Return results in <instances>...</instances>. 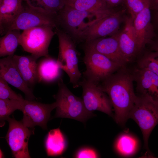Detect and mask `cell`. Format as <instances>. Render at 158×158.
<instances>
[{"instance_id":"1","label":"cell","mask_w":158,"mask_h":158,"mask_svg":"<svg viewBox=\"0 0 158 158\" xmlns=\"http://www.w3.org/2000/svg\"><path fill=\"white\" fill-rule=\"evenodd\" d=\"M133 81L132 72L125 66L119 68L98 85L108 96L114 111V119L121 125L129 118L137 97L134 92Z\"/></svg>"},{"instance_id":"2","label":"cell","mask_w":158,"mask_h":158,"mask_svg":"<svg viewBox=\"0 0 158 158\" xmlns=\"http://www.w3.org/2000/svg\"><path fill=\"white\" fill-rule=\"evenodd\" d=\"M114 11L112 9L100 11H81L65 5L58 14L57 22L73 35L81 39L91 27Z\"/></svg>"},{"instance_id":"3","label":"cell","mask_w":158,"mask_h":158,"mask_svg":"<svg viewBox=\"0 0 158 158\" xmlns=\"http://www.w3.org/2000/svg\"><path fill=\"white\" fill-rule=\"evenodd\" d=\"M58 90L53 96L57 104L54 118H66L82 122L95 116L85 108L81 98L73 94L62 78L58 81Z\"/></svg>"},{"instance_id":"4","label":"cell","mask_w":158,"mask_h":158,"mask_svg":"<svg viewBox=\"0 0 158 158\" xmlns=\"http://www.w3.org/2000/svg\"><path fill=\"white\" fill-rule=\"evenodd\" d=\"M56 34L58 37L59 53L57 63L61 69L67 74L69 82L74 88L80 87L82 73L78 67L77 53L74 42L65 32L57 27Z\"/></svg>"},{"instance_id":"5","label":"cell","mask_w":158,"mask_h":158,"mask_svg":"<svg viewBox=\"0 0 158 158\" xmlns=\"http://www.w3.org/2000/svg\"><path fill=\"white\" fill-rule=\"evenodd\" d=\"M129 118L133 120L140 128L145 147L148 150L149 136L158 123V103L149 97L137 95L130 113Z\"/></svg>"},{"instance_id":"6","label":"cell","mask_w":158,"mask_h":158,"mask_svg":"<svg viewBox=\"0 0 158 158\" xmlns=\"http://www.w3.org/2000/svg\"><path fill=\"white\" fill-rule=\"evenodd\" d=\"M54 28L42 26L23 30L19 39V45L23 50L38 59L48 57V48L51 40L56 32Z\"/></svg>"},{"instance_id":"7","label":"cell","mask_w":158,"mask_h":158,"mask_svg":"<svg viewBox=\"0 0 158 158\" xmlns=\"http://www.w3.org/2000/svg\"><path fill=\"white\" fill-rule=\"evenodd\" d=\"M83 61L86 69L84 78L97 85L121 67L106 56L93 50L85 48Z\"/></svg>"},{"instance_id":"8","label":"cell","mask_w":158,"mask_h":158,"mask_svg":"<svg viewBox=\"0 0 158 158\" xmlns=\"http://www.w3.org/2000/svg\"><path fill=\"white\" fill-rule=\"evenodd\" d=\"M25 2L21 11L7 32L13 30H23L40 26H49L54 28L57 26V16L33 5L29 1Z\"/></svg>"},{"instance_id":"9","label":"cell","mask_w":158,"mask_h":158,"mask_svg":"<svg viewBox=\"0 0 158 158\" xmlns=\"http://www.w3.org/2000/svg\"><path fill=\"white\" fill-rule=\"evenodd\" d=\"M9 124L6 139L13 157L16 158H30L28 142L30 136L34 134V129L25 126L21 121L10 117L7 121Z\"/></svg>"},{"instance_id":"10","label":"cell","mask_w":158,"mask_h":158,"mask_svg":"<svg viewBox=\"0 0 158 158\" xmlns=\"http://www.w3.org/2000/svg\"><path fill=\"white\" fill-rule=\"evenodd\" d=\"M83 90L81 98L88 111H98L113 116L112 106L107 94L98 86L84 78L79 83Z\"/></svg>"},{"instance_id":"11","label":"cell","mask_w":158,"mask_h":158,"mask_svg":"<svg viewBox=\"0 0 158 158\" xmlns=\"http://www.w3.org/2000/svg\"><path fill=\"white\" fill-rule=\"evenodd\" d=\"M56 106V102L46 104L25 99L21 111L23 113L21 121L28 128H34L35 126H39L43 129L47 130L51 112Z\"/></svg>"},{"instance_id":"12","label":"cell","mask_w":158,"mask_h":158,"mask_svg":"<svg viewBox=\"0 0 158 158\" xmlns=\"http://www.w3.org/2000/svg\"><path fill=\"white\" fill-rule=\"evenodd\" d=\"M85 48L100 54L122 67L128 61L119 47L116 33L108 37H103L85 42Z\"/></svg>"},{"instance_id":"13","label":"cell","mask_w":158,"mask_h":158,"mask_svg":"<svg viewBox=\"0 0 158 158\" xmlns=\"http://www.w3.org/2000/svg\"><path fill=\"white\" fill-rule=\"evenodd\" d=\"M122 20L121 13L114 11L91 27L83 34L81 39L86 42L113 35L116 33Z\"/></svg>"},{"instance_id":"14","label":"cell","mask_w":158,"mask_h":158,"mask_svg":"<svg viewBox=\"0 0 158 158\" xmlns=\"http://www.w3.org/2000/svg\"><path fill=\"white\" fill-rule=\"evenodd\" d=\"M13 55L0 59V77L8 84L23 92L25 99L34 100L36 97L32 89L26 84L13 60Z\"/></svg>"},{"instance_id":"15","label":"cell","mask_w":158,"mask_h":158,"mask_svg":"<svg viewBox=\"0 0 158 158\" xmlns=\"http://www.w3.org/2000/svg\"><path fill=\"white\" fill-rule=\"evenodd\" d=\"M132 73L138 95L149 97L158 103V76L147 69L138 67Z\"/></svg>"},{"instance_id":"16","label":"cell","mask_w":158,"mask_h":158,"mask_svg":"<svg viewBox=\"0 0 158 158\" xmlns=\"http://www.w3.org/2000/svg\"><path fill=\"white\" fill-rule=\"evenodd\" d=\"M150 6L139 13L133 20L134 31L140 52L153 41L154 31L151 22Z\"/></svg>"},{"instance_id":"17","label":"cell","mask_w":158,"mask_h":158,"mask_svg":"<svg viewBox=\"0 0 158 158\" xmlns=\"http://www.w3.org/2000/svg\"><path fill=\"white\" fill-rule=\"evenodd\" d=\"M120 50L128 62L133 60L140 52L131 17L127 18L122 31L116 33Z\"/></svg>"},{"instance_id":"18","label":"cell","mask_w":158,"mask_h":158,"mask_svg":"<svg viewBox=\"0 0 158 158\" xmlns=\"http://www.w3.org/2000/svg\"><path fill=\"white\" fill-rule=\"evenodd\" d=\"M12 59L25 83L32 89L38 83L37 63L38 59L31 54L27 56L13 55Z\"/></svg>"},{"instance_id":"19","label":"cell","mask_w":158,"mask_h":158,"mask_svg":"<svg viewBox=\"0 0 158 158\" xmlns=\"http://www.w3.org/2000/svg\"><path fill=\"white\" fill-rule=\"evenodd\" d=\"M23 0H0V32L4 35L13 24L23 6Z\"/></svg>"},{"instance_id":"20","label":"cell","mask_w":158,"mask_h":158,"mask_svg":"<svg viewBox=\"0 0 158 158\" xmlns=\"http://www.w3.org/2000/svg\"><path fill=\"white\" fill-rule=\"evenodd\" d=\"M37 63L38 83H50L61 78V70L57 60L51 57H44Z\"/></svg>"},{"instance_id":"21","label":"cell","mask_w":158,"mask_h":158,"mask_svg":"<svg viewBox=\"0 0 158 158\" xmlns=\"http://www.w3.org/2000/svg\"><path fill=\"white\" fill-rule=\"evenodd\" d=\"M66 138L59 128L51 130L45 140V147L48 156H56L62 154L67 148Z\"/></svg>"},{"instance_id":"22","label":"cell","mask_w":158,"mask_h":158,"mask_svg":"<svg viewBox=\"0 0 158 158\" xmlns=\"http://www.w3.org/2000/svg\"><path fill=\"white\" fill-rule=\"evenodd\" d=\"M20 30L8 31L0 38V57L13 55L19 45Z\"/></svg>"},{"instance_id":"23","label":"cell","mask_w":158,"mask_h":158,"mask_svg":"<svg viewBox=\"0 0 158 158\" xmlns=\"http://www.w3.org/2000/svg\"><path fill=\"white\" fill-rule=\"evenodd\" d=\"M66 5L75 9L83 11H100L108 10L103 0H76L66 1Z\"/></svg>"},{"instance_id":"24","label":"cell","mask_w":158,"mask_h":158,"mask_svg":"<svg viewBox=\"0 0 158 158\" xmlns=\"http://www.w3.org/2000/svg\"><path fill=\"white\" fill-rule=\"evenodd\" d=\"M138 147V142L133 136L127 134L120 135L115 144L116 150L120 154L129 156L134 153Z\"/></svg>"},{"instance_id":"25","label":"cell","mask_w":158,"mask_h":158,"mask_svg":"<svg viewBox=\"0 0 158 158\" xmlns=\"http://www.w3.org/2000/svg\"><path fill=\"white\" fill-rule=\"evenodd\" d=\"M24 101H21L15 99H0L1 127L4 126L5 121H7L9 116L15 111L19 110L22 111Z\"/></svg>"},{"instance_id":"26","label":"cell","mask_w":158,"mask_h":158,"mask_svg":"<svg viewBox=\"0 0 158 158\" xmlns=\"http://www.w3.org/2000/svg\"><path fill=\"white\" fill-rule=\"evenodd\" d=\"M34 2L36 6L41 7L49 13L57 16L59 12L64 7L66 0H23Z\"/></svg>"},{"instance_id":"27","label":"cell","mask_w":158,"mask_h":158,"mask_svg":"<svg viewBox=\"0 0 158 158\" xmlns=\"http://www.w3.org/2000/svg\"><path fill=\"white\" fill-rule=\"evenodd\" d=\"M138 67L145 68L158 76V61L152 51L145 53L137 62Z\"/></svg>"},{"instance_id":"28","label":"cell","mask_w":158,"mask_h":158,"mask_svg":"<svg viewBox=\"0 0 158 158\" xmlns=\"http://www.w3.org/2000/svg\"><path fill=\"white\" fill-rule=\"evenodd\" d=\"M130 17L133 20L136 16L148 6L150 0H124Z\"/></svg>"},{"instance_id":"29","label":"cell","mask_w":158,"mask_h":158,"mask_svg":"<svg viewBox=\"0 0 158 158\" xmlns=\"http://www.w3.org/2000/svg\"><path fill=\"white\" fill-rule=\"evenodd\" d=\"M8 83L0 77V99H15L21 101L24 99L22 96L13 91L8 86Z\"/></svg>"},{"instance_id":"30","label":"cell","mask_w":158,"mask_h":158,"mask_svg":"<svg viewBox=\"0 0 158 158\" xmlns=\"http://www.w3.org/2000/svg\"><path fill=\"white\" fill-rule=\"evenodd\" d=\"M75 157L78 158H96L99 157V156L96 151L93 149L84 147L77 151Z\"/></svg>"},{"instance_id":"31","label":"cell","mask_w":158,"mask_h":158,"mask_svg":"<svg viewBox=\"0 0 158 158\" xmlns=\"http://www.w3.org/2000/svg\"><path fill=\"white\" fill-rule=\"evenodd\" d=\"M107 7L109 9H112L124 1V0H103Z\"/></svg>"},{"instance_id":"32","label":"cell","mask_w":158,"mask_h":158,"mask_svg":"<svg viewBox=\"0 0 158 158\" xmlns=\"http://www.w3.org/2000/svg\"><path fill=\"white\" fill-rule=\"evenodd\" d=\"M150 8L158 11V0H150Z\"/></svg>"},{"instance_id":"33","label":"cell","mask_w":158,"mask_h":158,"mask_svg":"<svg viewBox=\"0 0 158 158\" xmlns=\"http://www.w3.org/2000/svg\"><path fill=\"white\" fill-rule=\"evenodd\" d=\"M150 44L152 51L158 52V39L154 41L153 40Z\"/></svg>"},{"instance_id":"34","label":"cell","mask_w":158,"mask_h":158,"mask_svg":"<svg viewBox=\"0 0 158 158\" xmlns=\"http://www.w3.org/2000/svg\"><path fill=\"white\" fill-rule=\"evenodd\" d=\"M156 18L157 21V22L158 24V11H157V14L156 15Z\"/></svg>"},{"instance_id":"35","label":"cell","mask_w":158,"mask_h":158,"mask_svg":"<svg viewBox=\"0 0 158 158\" xmlns=\"http://www.w3.org/2000/svg\"><path fill=\"white\" fill-rule=\"evenodd\" d=\"M0 152L1 153V154L0 153V158H2L3 157V154H2V152L1 151V150H0Z\"/></svg>"},{"instance_id":"36","label":"cell","mask_w":158,"mask_h":158,"mask_svg":"<svg viewBox=\"0 0 158 158\" xmlns=\"http://www.w3.org/2000/svg\"></svg>"}]
</instances>
